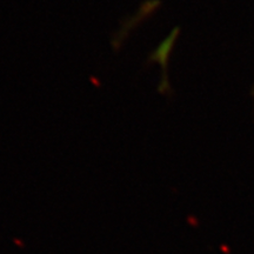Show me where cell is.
I'll return each mask as SVG.
<instances>
[{"label": "cell", "instance_id": "obj_1", "mask_svg": "<svg viewBox=\"0 0 254 254\" xmlns=\"http://www.w3.org/2000/svg\"><path fill=\"white\" fill-rule=\"evenodd\" d=\"M253 93H254V91H253Z\"/></svg>", "mask_w": 254, "mask_h": 254}]
</instances>
